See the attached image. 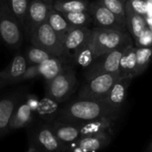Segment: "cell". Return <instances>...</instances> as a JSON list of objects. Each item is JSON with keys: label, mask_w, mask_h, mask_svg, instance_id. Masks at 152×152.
<instances>
[{"label": "cell", "mask_w": 152, "mask_h": 152, "mask_svg": "<svg viewBox=\"0 0 152 152\" xmlns=\"http://www.w3.org/2000/svg\"><path fill=\"white\" fill-rule=\"evenodd\" d=\"M27 61L23 54H17L3 70L0 71V89L18 83L27 68Z\"/></svg>", "instance_id": "obj_10"}, {"label": "cell", "mask_w": 152, "mask_h": 152, "mask_svg": "<svg viewBox=\"0 0 152 152\" xmlns=\"http://www.w3.org/2000/svg\"><path fill=\"white\" fill-rule=\"evenodd\" d=\"M52 8L53 7L51 2H47L44 0H31L30 1L23 25V30L28 36L38 26L47 22L48 13Z\"/></svg>", "instance_id": "obj_9"}, {"label": "cell", "mask_w": 152, "mask_h": 152, "mask_svg": "<svg viewBox=\"0 0 152 152\" xmlns=\"http://www.w3.org/2000/svg\"><path fill=\"white\" fill-rule=\"evenodd\" d=\"M77 78L73 68L64 65L58 74L46 81V98L59 104L65 102L73 93Z\"/></svg>", "instance_id": "obj_3"}, {"label": "cell", "mask_w": 152, "mask_h": 152, "mask_svg": "<svg viewBox=\"0 0 152 152\" xmlns=\"http://www.w3.org/2000/svg\"><path fill=\"white\" fill-rule=\"evenodd\" d=\"M136 64L134 69V77L143 73L148 68L152 56V47L138 48L136 47Z\"/></svg>", "instance_id": "obj_24"}, {"label": "cell", "mask_w": 152, "mask_h": 152, "mask_svg": "<svg viewBox=\"0 0 152 152\" xmlns=\"http://www.w3.org/2000/svg\"><path fill=\"white\" fill-rule=\"evenodd\" d=\"M105 7L110 10L121 22L123 25L125 24V1L126 0H97Z\"/></svg>", "instance_id": "obj_25"}, {"label": "cell", "mask_w": 152, "mask_h": 152, "mask_svg": "<svg viewBox=\"0 0 152 152\" xmlns=\"http://www.w3.org/2000/svg\"><path fill=\"white\" fill-rule=\"evenodd\" d=\"M90 4L89 0H54L52 7L60 13L88 12Z\"/></svg>", "instance_id": "obj_21"}, {"label": "cell", "mask_w": 152, "mask_h": 152, "mask_svg": "<svg viewBox=\"0 0 152 152\" xmlns=\"http://www.w3.org/2000/svg\"><path fill=\"white\" fill-rule=\"evenodd\" d=\"M119 78V73H103L87 79L79 91L78 99L103 100Z\"/></svg>", "instance_id": "obj_7"}, {"label": "cell", "mask_w": 152, "mask_h": 152, "mask_svg": "<svg viewBox=\"0 0 152 152\" xmlns=\"http://www.w3.org/2000/svg\"><path fill=\"white\" fill-rule=\"evenodd\" d=\"M133 44L131 34L126 30L96 27L92 29L89 45L95 59L124 45Z\"/></svg>", "instance_id": "obj_2"}, {"label": "cell", "mask_w": 152, "mask_h": 152, "mask_svg": "<svg viewBox=\"0 0 152 152\" xmlns=\"http://www.w3.org/2000/svg\"><path fill=\"white\" fill-rule=\"evenodd\" d=\"M47 23L63 39L65 33L73 27L67 22V20L64 17L62 13L55 10L54 8H52L49 11L47 18Z\"/></svg>", "instance_id": "obj_22"}, {"label": "cell", "mask_w": 152, "mask_h": 152, "mask_svg": "<svg viewBox=\"0 0 152 152\" xmlns=\"http://www.w3.org/2000/svg\"><path fill=\"white\" fill-rule=\"evenodd\" d=\"M120 110L111 107L103 100L77 99L61 108L56 119L81 124L91 120L107 117L116 119Z\"/></svg>", "instance_id": "obj_1"}, {"label": "cell", "mask_w": 152, "mask_h": 152, "mask_svg": "<svg viewBox=\"0 0 152 152\" xmlns=\"http://www.w3.org/2000/svg\"><path fill=\"white\" fill-rule=\"evenodd\" d=\"M50 125L58 140L68 151H70L71 146L81 138L79 124L56 119Z\"/></svg>", "instance_id": "obj_11"}, {"label": "cell", "mask_w": 152, "mask_h": 152, "mask_svg": "<svg viewBox=\"0 0 152 152\" xmlns=\"http://www.w3.org/2000/svg\"><path fill=\"white\" fill-rule=\"evenodd\" d=\"M148 2H149V3H150L151 5H152V0H148Z\"/></svg>", "instance_id": "obj_38"}, {"label": "cell", "mask_w": 152, "mask_h": 152, "mask_svg": "<svg viewBox=\"0 0 152 152\" xmlns=\"http://www.w3.org/2000/svg\"><path fill=\"white\" fill-rule=\"evenodd\" d=\"M44 1H47V2H51V3H52V2L54 1V0H44Z\"/></svg>", "instance_id": "obj_37"}, {"label": "cell", "mask_w": 152, "mask_h": 152, "mask_svg": "<svg viewBox=\"0 0 152 152\" xmlns=\"http://www.w3.org/2000/svg\"><path fill=\"white\" fill-rule=\"evenodd\" d=\"M134 46L138 48H148L152 47V32L147 27L140 37L134 41Z\"/></svg>", "instance_id": "obj_30"}, {"label": "cell", "mask_w": 152, "mask_h": 152, "mask_svg": "<svg viewBox=\"0 0 152 152\" xmlns=\"http://www.w3.org/2000/svg\"><path fill=\"white\" fill-rule=\"evenodd\" d=\"M20 100L19 93H13L0 99V138L8 132L9 121Z\"/></svg>", "instance_id": "obj_15"}, {"label": "cell", "mask_w": 152, "mask_h": 152, "mask_svg": "<svg viewBox=\"0 0 152 152\" xmlns=\"http://www.w3.org/2000/svg\"><path fill=\"white\" fill-rule=\"evenodd\" d=\"M115 119L103 117L89 122H84L79 124L81 130V137L91 136L95 134H99L103 132H108V131L113 126Z\"/></svg>", "instance_id": "obj_18"}, {"label": "cell", "mask_w": 152, "mask_h": 152, "mask_svg": "<svg viewBox=\"0 0 152 152\" xmlns=\"http://www.w3.org/2000/svg\"><path fill=\"white\" fill-rule=\"evenodd\" d=\"M92 30L87 26H73L67 31L63 39L64 56H72L79 48L87 44L91 36Z\"/></svg>", "instance_id": "obj_12"}, {"label": "cell", "mask_w": 152, "mask_h": 152, "mask_svg": "<svg viewBox=\"0 0 152 152\" xmlns=\"http://www.w3.org/2000/svg\"><path fill=\"white\" fill-rule=\"evenodd\" d=\"M125 24L128 32L131 34L134 41L147 28V23L144 17L137 14L132 8L128 0L125 1Z\"/></svg>", "instance_id": "obj_16"}, {"label": "cell", "mask_w": 152, "mask_h": 152, "mask_svg": "<svg viewBox=\"0 0 152 152\" xmlns=\"http://www.w3.org/2000/svg\"><path fill=\"white\" fill-rule=\"evenodd\" d=\"M7 3L13 14L23 28L30 1L29 0H7Z\"/></svg>", "instance_id": "obj_28"}, {"label": "cell", "mask_w": 152, "mask_h": 152, "mask_svg": "<svg viewBox=\"0 0 152 152\" xmlns=\"http://www.w3.org/2000/svg\"><path fill=\"white\" fill-rule=\"evenodd\" d=\"M146 152H152V142H151V144L148 146V148H147Z\"/></svg>", "instance_id": "obj_36"}, {"label": "cell", "mask_w": 152, "mask_h": 152, "mask_svg": "<svg viewBox=\"0 0 152 152\" xmlns=\"http://www.w3.org/2000/svg\"><path fill=\"white\" fill-rule=\"evenodd\" d=\"M88 12L91 14L92 17V22L97 27L114 28L127 31L126 27L121 23L117 17L97 0L90 4Z\"/></svg>", "instance_id": "obj_13"}, {"label": "cell", "mask_w": 152, "mask_h": 152, "mask_svg": "<svg viewBox=\"0 0 152 152\" xmlns=\"http://www.w3.org/2000/svg\"><path fill=\"white\" fill-rule=\"evenodd\" d=\"M145 21H146V23H147V27L152 32V16H147L144 18Z\"/></svg>", "instance_id": "obj_35"}, {"label": "cell", "mask_w": 152, "mask_h": 152, "mask_svg": "<svg viewBox=\"0 0 152 152\" xmlns=\"http://www.w3.org/2000/svg\"><path fill=\"white\" fill-rule=\"evenodd\" d=\"M132 8L140 15L145 17L147 15V2L146 0H128Z\"/></svg>", "instance_id": "obj_32"}, {"label": "cell", "mask_w": 152, "mask_h": 152, "mask_svg": "<svg viewBox=\"0 0 152 152\" xmlns=\"http://www.w3.org/2000/svg\"><path fill=\"white\" fill-rule=\"evenodd\" d=\"M64 65L65 64H64L63 57L53 56L44 63L39 64V76H42L46 81H48L58 74Z\"/></svg>", "instance_id": "obj_23"}, {"label": "cell", "mask_w": 152, "mask_h": 152, "mask_svg": "<svg viewBox=\"0 0 152 152\" xmlns=\"http://www.w3.org/2000/svg\"><path fill=\"white\" fill-rule=\"evenodd\" d=\"M33 111L27 103H19L15 107L8 124V132L21 129L29 125L32 120Z\"/></svg>", "instance_id": "obj_17"}, {"label": "cell", "mask_w": 152, "mask_h": 152, "mask_svg": "<svg viewBox=\"0 0 152 152\" xmlns=\"http://www.w3.org/2000/svg\"><path fill=\"white\" fill-rule=\"evenodd\" d=\"M28 37L32 46L42 48L54 56H65L63 38H61L47 22L38 26Z\"/></svg>", "instance_id": "obj_5"}, {"label": "cell", "mask_w": 152, "mask_h": 152, "mask_svg": "<svg viewBox=\"0 0 152 152\" xmlns=\"http://www.w3.org/2000/svg\"><path fill=\"white\" fill-rule=\"evenodd\" d=\"M111 138L108 132H103L99 134L81 137L77 141L76 145L83 148L87 152H95L102 149L110 142Z\"/></svg>", "instance_id": "obj_19"}, {"label": "cell", "mask_w": 152, "mask_h": 152, "mask_svg": "<svg viewBox=\"0 0 152 152\" xmlns=\"http://www.w3.org/2000/svg\"><path fill=\"white\" fill-rule=\"evenodd\" d=\"M76 143V142H75ZM73 144V145H72L71 146V149H70V151H72V152H87L86 150H84L83 148H80V147H78L76 144Z\"/></svg>", "instance_id": "obj_34"}, {"label": "cell", "mask_w": 152, "mask_h": 152, "mask_svg": "<svg viewBox=\"0 0 152 152\" xmlns=\"http://www.w3.org/2000/svg\"><path fill=\"white\" fill-rule=\"evenodd\" d=\"M0 38L11 48H18L23 40V28L9 7L7 0H0Z\"/></svg>", "instance_id": "obj_4"}, {"label": "cell", "mask_w": 152, "mask_h": 152, "mask_svg": "<svg viewBox=\"0 0 152 152\" xmlns=\"http://www.w3.org/2000/svg\"><path fill=\"white\" fill-rule=\"evenodd\" d=\"M68 151L55 135L50 124H42L35 127L29 139L27 152H66Z\"/></svg>", "instance_id": "obj_6"}, {"label": "cell", "mask_w": 152, "mask_h": 152, "mask_svg": "<svg viewBox=\"0 0 152 152\" xmlns=\"http://www.w3.org/2000/svg\"><path fill=\"white\" fill-rule=\"evenodd\" d=\"M133 80L132 77H120L111 87L103 101L111 107L120 110L126 98L128 88Z\"/></svg>", "instance_id": "obj_14"}, {"label": "cell", "mask_w": 152, "mask_h": 152, "mask_svg": "<svg viewBox=\"0 0 152 152\" xmlns=\"http://www.w3.org/2000/svg\"><path fill=\"white\" fill-rule=\"evenodd\" d=\"M67 22L72 26H87L92 23V17L89 12L62 13Z\"/></svg>", "instance_id": "obj_27"}, {"label": "cell", "mask_w": 152, "mask_h": 152, "mask_svg": "<svg viewBox=\"0 0 152 152\" xmlns=\"http://www.w3.org/2000/svg\"><path fill=\"white\" fill-rule=\"evenodd\" d=\"M72 57L74 59L76 64H78L83 67H88L95 60L93 52L89 45V42L79 48L72 56Z\"/></svg>", "instance_id": "obj_29"}, {"label": "cell", "mask_w": 152, "mask_h": 152, "mask_svg": "<svg viewBox=\"0 0 152 152\" xmlns=\"http://www.w3.org/2000/svg\"><path fill=\"white\" fill-rule=\"evenodd\" d=\"M26 103H27V105L30 107V108L34 112V111H37V109H38V107H39V101H38V99L35 98V97H30L29 99H28V100L26 101Z\"/></svg>", "instance_id": "obj_33"}, {"label": "cell", "mask_w": 152, "mask_h": 152, "mask_svg": "<svg viewBox=\"0 0 152 152\" xmlns=\"http://www.w3.org/2000/svg\"><path fill=\"white\" fill-rule=\"evenodd\" d=\"M136 47L133 44L129 45L124 50L119 62V76L120 77L134 78V69L136 64Z\"/></svg>", "instance_id": "obj_20"}, {"label": "cell", "mask_w": 152, "mask_h": 152, "mask_svg": "<svg viewBox=\"0 0 152 152\" xmlns=\"http://www.w3.org/2000/svg\"><path fill=\"white\" fill-rule=\"evenodd\" d=\"M39 76V64H30L27 65V68L23 74L22 78L20 80V83L27 81V80H31L36 77Z\"/></svg>", "instance_id": "obj_31"}, {"label": "cell", "mask_w": 152, "mask_h": 152, "mask_svg": "<svg viewBox=\"0 0 152 152\" xmlns=\"http://www.w3.org/2000/svg\"><path fill=\"white\" fill-rule=\"evenodd\" d=\"M128 46L129 45L122 46L96 58L91 65L87 67L85 79H91L94 76L103 73H119V62Z\"/></svg>", "instance_id": "obj_8"}, {"label": "cell", "mask_w": 152, "mask_h": 152, "mask_svg": "<svg viewBox=\"0 0 152 152\" xmlns=\"http://www.w3.org/2000/svg\"><path fill=\"white\" fill-rule=\"evenodd\" d=\"M24 56L28 64H40L49 58L53 57L54 56L42 48L31 46L27 48Z\"/></svg>", "instance_id": "obj_26"}]
</instances>
